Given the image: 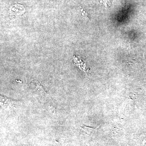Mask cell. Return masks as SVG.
Segmentation results:
<instances>
[{
	"label": "cell",
	"mask_w": 146,
	"mask_h": 146,
	"mask_svg": "<svg viewBox=\"0 0 146 146\" xmlns=\"http://www.w3.org/2000/svg\"><path fill=\"white\" fill-rule=\"evenodd\" d=\"M1 104L2 106L5 107V108H11L12 106L11 102L8 99L6 98L5 97L1 96Z\"/></svg>",
	"instance_id": "cell-1"
},
{
	"label": "cell",
	"mask_w": 146,
	"mask_h": 146,
	"mask_svg": "<svg viewBox=\"0 0 146 146\" xmlns=\"http://www.w3.org/2000/svg\"><path fill=\"white\" fill-rule=\"evenodd\" d=\"M35 86H36V88L38 90V91L43 95H45V94H46V92H45L44 89H43V87H42L41 84L38 81H35Z\"/></svg>",
	"instance_id": "cell-2"
},
{
	"label": "cell",
	"mask_w": 146,
	"mask_h": 146,
	"mask_svg": "<svg viewBox=\"0 0 146 146\" xmlns=\"http://www.w3.org/2000/svg\"><path fill=\"white\" fill-rule=\"evenodd\" d=\"M50 110H51V112H52L53 113H55V110L54 108L52 107V106H50L49 107Z\"/></svg>",
	"instance_id": "cell-3"
}]
</instances>
